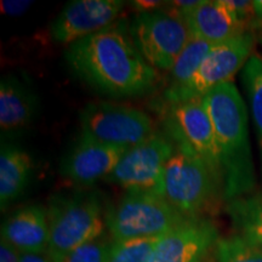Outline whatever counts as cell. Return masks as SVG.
Returning <instances> with one entry per match:
<instances>
[{
	"label": "cell",
	"instance_id": "16",
	"mask_svg": "<svg viewBox=\"0 0 262 262\" xmlns=\"http://www.w3.org/2000/svg\"><path fill=\"white\" fill-rule=\"evenodd\" d=\"M38 98L27 84L8 75L0 81V127L3 134L17 133L33 122Z\"/></svg>",
	"mask_w": 262,
	"mask_h": 262
},
{
	"label": "cell",
	"instance_id": "25",
	"mask_svg": "<svg viewBox=\"0 0 262 262\" xmlns=\"http://www.w3.org/2000/svg\"><path fill=\"white\" fill-rule=\"evenodd\" d=\"M22 254L8 242L0 241V262H21Z\"/></svg>",
	"mask_w": 262,
	"mask_h": 262
},
{
	"label": "cell",
	"instance_id": "21",
	"mask_svg": "<svg viewBox=\"0 0 262 262\" xmlns=\"http://www.w3.org/2000/svg\"><path fill=\"white\" fill-rule=\"evenodd\" d=\"M159 238L113 241L110 262H150Z\"/></svg>",
	"mask_w": 262,
	"mask_h": 262
},
{
	"label": "cell",
	"instance_id": "28",
	"mask_svg": "<svg viewBox=\"0 0 262 262\" xmlns=\"http://www.w3.org/2000/svg\"><path fill=\"white\" fill-rule=\"evenodd\" d=\"M255 6V21L253 24V27L256 29H261L262 31V0L258 2H254Z\"/></svg>",
	"mask_w": 262,
	"mask_h": 262
},
{
	"label": "cell",
	"instance_id": "8",
	"mask_svg": "<svg viewBox=\"0 0 262 262\" xmlns=\"http://www.w3.org/2000/svg\"><path fill=\"white\" fill-rule=\"evenodd\" d=\"M81 135L104 145L130 147L156 134L148 114L126 104L98 101L91 102L80 113Z\"/></svg>",
	"mask_w": 262,
	"mask_h": 262
},
{
	"label": "cell",
	"instance_id": "17",
	"mask_svg": "<svg viewBox=\"0 0 262 262\" xmlns=\"http://www.w3.org/2000/svg\"><path fill=\"white\" fill-rule=\"evenodd\" d=\"M32 159L26 150L12 143H2L0 149V206H8L24 194L32 178Z\"/></svg>",
	"mask_w": 262,
	"mask_h": 262
},
{
	"label": "cell",
	"instance_id": "14",
	"mask_svg": "<svg viewBox=\"0 0 262 262\" xmlns=\"http://www.w3.org/2000/svg\"><path fill=\"white\" fill-rule=\"evenodd\" d=\"M183 19L192 37L219 45L247 33L225 0H198L191 8L173 12Z\"/></svg>",
	"mask_w": 262,
	"mask_h": 262
},
{
	"label": "cell",
	"instance_id": "3",
	"mask_svg": "<svg viewBox=\"0 0 262 262\" xmlns=\"http://www.w3.org/2000/svg\"><path fill=\"white\" fill-rule=\"evenodd\" d=\"M47 210L50 229L47 255L55 262L104 234L102 201L96 192L54 194L49 199Z\"/></svg>",
	"mask_w": 262,
	"mask_h": 262
},
{
	"label": "cell",
	"instance_id": "6",
	"mask_svg": "<svg viewBox=\"0 0 262 262\" xmlns=\"http://www.w3.org/2000/svg\"><path fill=\"white\" fill-rule=\"evenodd\" d=\"M134 44L150 67L170 72L192 34L187 25L173 12H137L129 24Z\"/></svg>",
	"mask_w": 262,
	"mask_h": 262
},
{
	"label": "cell",
	"instance_id": "2",
	"mask_svg": "<svg viewBox=\"0 0 262 262\" xmlns=\"http://www.w3.org/2000/svg\"><path fill=\"white\" fill-rule=\"evenodd\" d=\"M214 125L224 172V198L250 194L256 185L248 130V112L237 86L225 83L203 97Z\"/></svg>",
	"mask_w": 262,
	"mask_h": 262
},
{
	"label": "cell",
	"instance_id": "18",
	"mask_svg": "<svg viewBox=\"0 0 262 262\" xmlns=\"http://www.w3.org/2000/svg\"><path fill=\"white\" fill-rule=\"evenodd\" d=\"M227 209L238 235L262 248V193L233 199Z\"/></svg>",
	"mask_w": 262,
	"mask_h": 262
},
{
	"label": "cell",
	"instance_id": "4",
	"mask_svg": "<svg viewBox=\"0 0 262 262\" xmlns=\"http://www.w3.org/2000/svg\"><path fill=\"white\" fill-rule=\"evenodd\" d=\"M171 140L175 150L164 170L159 194L183 215L201 217L224 193V186L187 143Z\"/></svg>",
	"mask_w": 262,
	"mask_h": 262
},
{
	"label": "cell",
	"instance_id": "10",
	"mask_svg": "<svg viewBox=\"0 0 262 262\" xmlns=\"http://www.w3.org/2000/svg\"><path fill=\"white\" fill-rule=\"evenodd\" d=\"M165 133L171 139L183 141L206 163L224 186L220 149L214 125L202 98L165 104L163 120Z\"/></svg>",
	"mask_w": 262,
	"mask_h": 262
},
{
	"label": "cell",
	"instance_id": "20",
	"mask_svg": "<svg viewBox=\"0 0 262 262\" xmlns=\"http://www.w3.org/2000/svg\"><path fill=\"white\" fill-rule=\"evenodd\" d=\"M242 80L247 90L255 127L260 145L262 162V56L253 55L242 72Z\"/></svg>",
	"mask_w": 262,
	"mask_h": 262
},
{
	"label": "cell",
	"instance_id": "27",
	"mask_svg": "<svg viewBox=\"0 0 262 262\" xmlns=\"http://www.w3.org/2000/svg\"><path fill=\"white\" fill-rule=\"evenodd\" d=\"M21 262H55L44 254H22Z\"/></svg>",
	"mask_w": 262,
	"mask_h": 262
},
{
	"label": "cell",
	"instance_id": "15",
	"mask_svg": "<svg viewBox=\"0 0 262 262\" xmlns=\"http://www.w3.org/2000/svg\"><path fill=\"white\" fill-rule=\"evenodd\" d=\"M2 239L21 254H47L50 239L47 208L29 204L12 212L3 222Z\"/></svg>",
	"mask_w": 262,
	"mask_h": 262
},
{
	"label": "cell",
	"instance_id": "7",
	"mask_svg": "<svg viewBox=\"0 0 262 262\" xmlns=\"http://www.w3.org/2000/svg\"><path fill=\"white\" fill-rule=\"evenodd\" d=\"M254 45L255 37L249 32L214 45L191 79L179 88L164 90V103L175 104L202 98L219 85L231 83L251 57Z\"/></svg>",
	"mask_w": 262,
	"mask_h": 262
},
{
	"label": "cell",
	"instance_id": "12",
	"mask_svg": "<svg viewBox=\"0 0 262 262\" xmlns=\"http://www.w3.org/2000/svg\"><path fill=\"white\" fill-rule=\"evenodd\" d=\"M217 241L212 222L191 217L159 238L150 262L202 261Z\"/></svg>",
	"mask_w": 262,
	"mask_h": 262
},
{
	"label": "cell",
	"instance_id": "22",
	"mask_svg": "<svg viewBox=\"0 0 262 262\" xmlns=\"http://www.w3.org/2000/svg\"><path fill=\"white\" fill-rule=\"evenodd\" d=\"M215 247L217 262H262V248L238 234L219 239Z\"/></svg>",
	"mask_w": 262,
	"mask_h": 262
},
{
	"label": "cell",
	"instance_id": "26",
	"mask_svg": "<svg viewBox=\"0 0 262 262\" xmlns=\"http://www.w3.org/2000/svg\"><path fill=\"white\" fill-rule=\"evenodd\" d=\"M162 4H163V3H160V2H143V0L131 3L133 8L139 10V14H140V12L155 11V10H157L156 8H158V6H160Z\"/></svg>",
	"mask_w": 262,
	"mask_h": 262
},
{
	"label": "cell",
	"instance_id": "1",
	"mask_svg": "<svg viewBox=\"0 0 262 262\" xmlns=\"http://www.w3.org/2000/svg\"><path fill=\"white\" fill-rule=\"evenodd\" d=\"M64 58L77 77L111 97L142 96L158 83L157 71L137 50L124 21L72 42Z\"/></svg>",
	"mask_w": 262,
	"mask_h": 262
},
{
	"label": "cell",
	"instance_id": "11",
	"mask_svg": "<svg viewBox=\"0 0 262 262\" xmlns=\"http://www.w3.org/2000/svg\"><path fill=\"white\" fill-rule=\"evenodd\" d=\"M123 8L120 0H73L54 19L50 34L54 40L72 44L113 25Z\"/></svg>",
	"mask_w": 262,
	"mask_h": 262
},
{
	"label": "cell",
	"instance_id": "24",
	"mask_svg": "<svg viewBox=\"0 0 262 262\" xmlns=\"http://www.w3.org/2000/svg\"><path fill=\"white\" fill-rule=\"evenodd\" d=\"M33 2H24V0H3L2 10L6 15L19 16L25 14L31 8Z\"/></svg>",
	"mask_w": 262,
	"mask_h": 262
},
{
	"label": "cell",
	"instance_id": "13",
	"mask_svg": "<svg viewBox=\"0 0 262 262\" xmlns=\"http://www.w3.org/2000/svg\"><path fill=\"white\" fill-rule=\"evenodd\" d=\"M127 148L104 145L80 134L61 163V173L79 186H93L107 179Z\"/></svg>",
	"mask_w": 262,
	"mask_h": 262
},
{
	"label": "cell",
	"instance_id": "29",
	"mask_svg": "<svg viewBox=\"0 0 262 262\" xmlns=\"http://www.w3.org/2000/svg\"><path fill=\"white\" fill-rule=\"evenodd\" d=\"M198 262H204V261H203V260H202V261H198Z\"/></svg>",
	"mask_w": 262,
	"mask_h": 262
},
{
	"label": "cell",
	"instance_id": "23",
	"mask_svg": "<svg viewBox=\"0 0 262 262\" xmlns=\"http://www.w3.org/2000/svg\"><path fill=\"white\" fill-rule=\"evenodd\" d=\"M112 243L113 239L102 234L72 250L60 262H110Z\"/></svg>",
	"mask_w": 262,
	"mask_h": 262
},
{
	"label": "cell",
	"instance_id": "19",
	"mask_svg": "<svg viewBox=\"0 0 262 262\" xmlns=\"http://www.w3.org/2000/svg\"><path fill=\"white\" fill-rule=\"evenodd\" d=\"M212 47L214 45L192 37L169 72V84L166 89L179 88L191 79Z\"/></svg>",
	"mask_w": 262,
	"mask_h": 262
},
{
	"label": "cell",
	"instance_id": "5",
	"mask_svg": "<svg viewBox=\"0 0 262 262\" xmlns=\"http://www.w3.org/2000/svg\"><path fill=\"white\" fill-rule=\"evenodd\" d=\"M188 219L162 194L147 189L126 191L104 214L113 241L162 237Z\"/></svg>",
	"mask_w": 262,
	"mask_h": 262
},
{
	"label": "cell",
	"instance_id": "9",
	"mask_svg": "<svg viewBox=\"0 0 262 262\" xmlns=\"http://www.w3.org/2000/svg\"><path fill=\"white\" fill-rule=\"evenodd\" d=\"M175 150V143L166 133L153 134L142 142L127 148L106 179L126 191L147 189L159 193L166 164Z\"/></svg>",
	"mask_w": 262,
	"mask_h": 262
}]
</instances>
